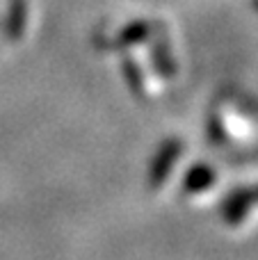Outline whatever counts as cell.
<instances>
[{"label":"cell","instance_id":"7a4b0ae2","mask_svg":"<svg viewBox=\"0 0 258 260\" xmlns=\"http://www.w3.org/2000/svg\"><path fill=\"white\" fill-rule=\"evenodd\" d=\"M151 37V23L146 21H133L131 25H126L119 32V39L114 44V48H131L135 44H142Z\"/></svg>","mask_w":258,"mask_h":260},{"label":"cell","instance_id":"6da1fadb","mask_svg":"<svg viewBox=\"0 0 258 260\" xmlns=\"http://www.w3.org/2000/svg\"><path fill=\"white\" fill-rule=\"evenodd\" d=\"M151 57H153V64L158 69V73L163 78H174L176 76V62L172 57V50H169L167 37H158L151 46Z\"/></svg>","mask_w":258,"mask_h":260},{"label":"cell","instance_id":"277c9868","mask_svg":"<svg viewBox=\"0 0 258 260\" xmlns=\"http://www.w3.org/2000/svg\"><path fill=\"white\" fill-rule=\"evenodd\" d=\"M123 76H126L128 87L133 89V94H135V96H144V76H142L140 67H137V62L133 57L123 59Z\"/></svg>","mask_w":258,"mask_h":260},{"label":"cell","instance_id":"3957f363","mask_svg":"<svg viewBox=\"0 0 258 260\" xmlns=\"http://www.w3.org/2000/svg\"><path fill=\"white\" fill-rule=\"evenodd\" d=\"M25 21H27V0H12V5H9V16H7V37L12 41L23 37Z\"/></svg>","mask_w":258,"mask_h":260}]
</instances>
